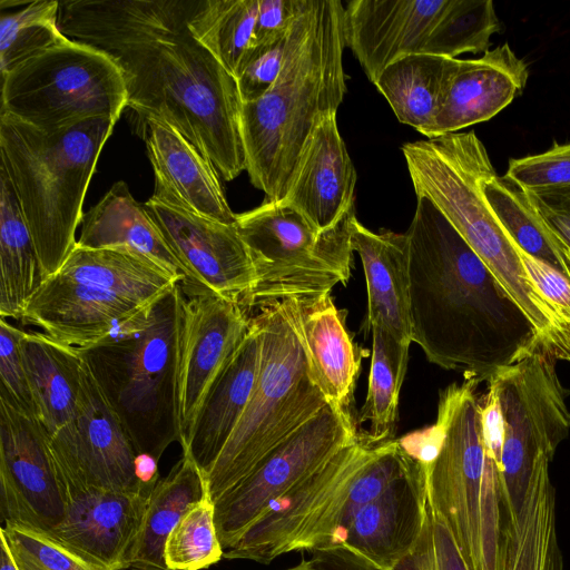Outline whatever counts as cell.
Returning <instances> with one entry per match:
<instances>
[{
	"mask_svg": "<svg viewBox=\"0 0 570 570\" xmlns=\"http://www.w3.org/2000/svg\"><path fill=\"white\" fill-rule=\"evenodd\" d=\"M405 234L412 343L429 362L480 383L543 352L531 320L431 200L416 196Z\"/></svg>",
	"mask_w": 570,
	"mask_h": 570,
	"instance_id": "obj_1",
	"label": "cell"
},
{
	"mask_svg": "<svg viewBox=\"0 0 570 570\" xmlns=\"http://www.w3.org/2000/svg\"><path fill=\"white\" fill-rule=\"evenodd\" d=\"M190 18H170L105 51L122 70L127 107L179 131L220 178L246 170L237 80L191 36Z\"/></svg>",
	"mask_w": 570,
	"mask_h": 570,
	"instance_id": "obj_2",
	"label": "cell"
},
{
	"mask_svg": "<svg viewBox=\"0 0 570 570\" xmlns=\"http://www.w3.org/2000/svg\"><path fill=\"white\" fill-rule=\"evenodd\" d=\"M344 12L340 0H304L276 81L243 104L246 170L266 200L285 199L307 140L344 99Z\"/></svg>",
	"mask_w": 570,
	"mask_h": 570,
	"instance_id": "obj_3",
	"label": "cell"
},
{
	"mask_svg": "<svg viewBox=\"0 0 570 570\" xmlns=\"http://www.w3.org/2000/svg\"><path fill=\"white\" fill-rule=\"evenodd\" d=\"M475 380L440 391L435 424L441 444L425 473L429 504L451 530L470 570H503L515 521L500 462L502 417L488 387L478 397Z\"/></svg>",
	"mask_w": 570,
	"mask_h": 570,
	"instance_id": "obj_4",
	"label": "cell"
},
{
	"mask_svg": "<svg viewBox=\"0 0 570 570\" xmlns=\"http://www.w3.org/2000/svg\"><path fill=\"white\" fill-rule=\"evenodd\" d=\"M416 196L431 200L493 272L535 326L543 352L570 361V335L530 281L519 248L482 189L494 167L475 132H452L403 145Z\"/></svg>",
	"mask_w": 570,
	"mask_h": 570,
	"instance_id": "obj_5",
	"label": "cell"
},
{
	"mask_svg": "<svg viewBox=\"0 0 570 570\" xmlns=\"http://www.w3.org/2000/svg\"><path fill=\"white\" fill-rule=\"evenodd\" d=\"M181 282L78 351L137 454L159 462L180 441L178 367Z\"/></svg>",
	"mask_w": 570,
	"mask_h": 570,
	"instance_id": "obj_6",
	"label": "cell"
},
{
	"mask_svg": "<svg viewBox=\"0 0 570 570\" xmlns=\"http://www.w3.org/2000/svg\"><path fill=\"white\" fill-rule=\"evenodd\" d=\"M117 121L94 117L48 132L0 112V167L13 185L46 278L77 244L85 196Z\"/></svg>",
	"mask_w": 570,
	"mask_h": 570,
	"instance_id": "obj_7",
	"label": "cell"
},
{
	"mask_svg": "<svg viewBox=\"0 0 570 570\" xmlns=\"http://www.w3.org/2000/svg\"><path fill=\"white\" fill-rule=\"evenodd\" d=\"M178 282L136 253L76 244L60 269L32 295L20 322L59 343L86 347Z\"/></svg>",
	"mask_w": 570,
	"mask_h": 570,
	"instance_id": "obj_8",
	"label": "cell"
},
{
	"mask_svg": "<svg viewBox=\"0 0 570 570\" xmlns=\"http://www.w3.org/2000/svg\"><path fill=\"white\" fill-rule=\"evenodd\" d=\"M262 360L249 402L204 476L215 502L279 443L328 404L312 382L287 302L259 308Z\"/></svg>",
	"mask_w": 570,
	"mask_h": 570,
	"instance_id": "obj_9",
	"label": "cell"
},
{
	"mask_svg": "<svg viewBox=\"0 0 570 570\" xmlns=\"http://www.w3.org/2000/svg\"><path fill=\"white\" fill-rule=\"evenodd\" d=\"M355 218L352 208L333 226L320 229L288 203L269 200L238 214L235 226L256 271V284L244 307L328 294L337 284H346Z\"/></svg>",
	"mask_w": 570,
	"mask_h": 570,
	"instance_id": "obj_10",
	"label": "cell"
},
{
	"mask_svg": "<svg viewBox=\"0 0 570 570\" xmlns=\"http://www.w3.org/2000/svg\"><path fill=\"white\" fill-rule=\"evenodd\" d=\"M500 28L491 0H352L344 12L345 43L373 83L405 56L484 53Z\"/></svg>",
	"mask_w": 570,
	"mask_h": 570,
	"instance_id": "obj_11",
	"label": "cell"
},
{
	"mask_svg": "<svg viewBox=\"0 0 570 570\" xmlns=\"http://www.w3.org/2000/svg\"><path fill=\"white\" fill-rule=\"evenodd\" d=\"M127 100L116 60L69 38L2 76L1 112L48 132L94 117L118 120Z\"/></svg>",
	"mask_w": 570,
	"mask_h": 570,
	"instance_id": "obj_12",
	"label": "cell"
},
{
	"mask_svg": "<svg viewBox=\"0 0 570 570\" xmlns=\"http://www.w3.org/2000/svg\"><path fill=\"white\" fill-rule=\"evenodd\" d=\"M488 385L497 394L502 425L500 462L513 517L521 512L534 473L550 464L570 432L569 391L556 360L537 351L495 373Z\"/></svg>",
	"mask_w": 570,
	"mask_h": 570,
	"instance_id": "obj_13",
	"label": "cell"
},
{
	"mask_svg": "<svg viewBox=\"0 0 570 570\" xmlns=\"http://www.w3.org/2000/svg\"><path fill=\"white\" fill-rule=\"evenodd\" d=\"M381 443L366 433L358 434L315 473L272 502L237 543L224 550V558L268 564L289 552L323 550L338 528L355 476Z\"/></svg>",
	"mask_w": 570,
	"mask_h": 570,
	"instance_id": "obj_14",
	"label": "cell"
},
{
	"mask_svg": "<svg viewBox=\"0 0 570 570\" xmlns=\"http://www.w3.org/2000/svg\"><path fill=\"white\" fill-rule=\"evenodd\" d=\"M357 436L350 412L330 404L294 431L214 502L223 549L235 546L272 502L315 473Z\"/></svg>",
	"mask_w": 570,
	"mask_h": 570,
	"instance_id": "obj_15",
	"label": "cell"
},
{
	"mask_svg": "<svg viewBox=\"0 0 570 570\" xmlns=\"http://www.w3.org/2000/svg\"><path fill=\"white\" fill-rule=\"evenodd\" d=\"M49 440L69 498L89 490L150 495L138 454L86 364L75 416Z\"/></svg>",
	"mask_w": 570,
	"mask_h": 570,
	"instance_id": "obj_16",
	"label": "cell"
},
{
	"mask_svg": "<svg viewBox=\"0 0 570 570\" xmlns=\"http://www.w3.org/2000/svg\"><path fill=\"white\" fill-rule=\"evenodd\" d=\"M69 493L49 435L32 415L0 395V511L3 523L50 534Z\"/></svg>",
	"mask_w": 570,
	"mask_h": 570,
	"instance_id": "obj_17",
	"label": "cell"
},
{
	"mask_svg": "<svg viewBox=\"0 0 570 570\" xmlns=\"http://www.w3.org/2000/svg\"><path fill=\"white\" fill-rule=\"evenodd\" d=\"M144 205L183 266L184 294L209 292L245 306L256 284V271L235 224L209 219L153 196Z\"/></svg>",
	"mask_w": 570,
	"mask_h": 570,
	"instance_id": "obj_18",
	"label": "cell"
},
{
	"mask_svg": "<svg viewBox=\"0 0 570 570\" xmlns=\"http://www.w3.org/2000/svg\"><path fill=\"white\" fill-rule=\"evenodd\" d=\"M250 322L247 309L236 302L209 292L184 294L178 367L180 445Z\"/></svg>",
	"mask_w": 570,
	"mask_h": 570,
	"instance_id": "obj_19",
	"label": "cell"
},
{
	"mask_svg": "<svg viewBox=\"0 0 570 570\" xmlns=\"http://www.w3.org/2000/svg\"><path fill=\"white\" fill-rule=\"evenodd\" d=\"M425 473L410 468L382 494L363 507L322 551L353 558L375 570H394L416 546L428 512Z\"/></svg>",
	"mask_w": 570,
	"mask_h": 570,
	"instance_id": "obj_20",
	"label": "cell"
},
{
	"mask_svg": "<svg viewBox=\"0 0 570 570\" xmlns=\"http://www.w3.org/2000/svg\"><path fill=\"white\" fill-rule=\"evenodd\" d=\"M148 498L106 490L73 494L63 520L49 535L99 570L128 569Z\"/></svg>",
	"mask_w": 570,
	"mask_h": 570,
	"instance_id": "obj_21",
	"label": "cell"
},
{
	"mask_svg": "<svg viewBox=\"0 0 570 570\" xmlns=\"http://www.w3.org/2000/svg\"><path fill=\"white\" fill-rule=\"evenodd\" d=\"M140 120L155 175L151 196L209 219L235 224L237 215L212 161L170 125L156 118Z\"/></svg>",
	"mask_w": 570,
	"mask_h": 570,
	"instance_id": "obj_22",
	"label": "cell"
},
{
	"mask_svg": "<svg viewBox=\"0 0 570 570\" xmlns=\"http://www.w3.org/2000/svg\"><path fill=\"white\" fill-rule=\"evenodd\" d=\"M528 66L503 43L476 59H456L435 118L433 138L487 121L522 92Z\"/></svg>",
	"mask_w": 570,
	"mask_h": 570,
	"instance_id": "obj_23",
	"label": "cell"
},
{
	"mask_svg": "<svg viewBox=\"0 0 570 570\" xmlns=\"http://www.w3.org/2000/svg\"><path fill=\"white\" fill-rule=\"evenodd\" d=\"M299 338L309 377L326 402L348 411L363 351L354 343L331 293L285 301Z\"/></svg>",
	"mask_w": 570,
	"mask_h": 570,
	"instance_id": "obj_24",
	"label": "cell"
},
{
	"mask_svg": "<svg viewBox=\"0 0 570 570\" xmlns=\"http://www.w3.org/2000/svg\"><path fill=\"white\" fill-rule=\"evenodd\" d=\"M355 184L356 171L333 115L323 119L307 140L282 202L325 229L354 208Z\"/></svg>",
	"mask_w": 570,
	"mask_h": 570,
	"instance_id": "obj_25",
	"label": "cell"
},
{
	"mask_svg": "<svg viewBox=\"0 0 570 570\" xmlns=\"http://www.w3.org/2000/svg\"><path fill=\"white\" fill-rule=\"evenodd\" d=\"M262 360V335L252 316L248 332L207 394L181 445L204 476L238 424L254 391Z\"/></svg>",
	"mask_w": 570,
	"mask_h": 570,
	"instance_id": "obj_26",
	"label": "cell"
},
{
	"mask_svg": "<svg viewBox=\"0 0 570 570\" xmlns=\"http://www.w3.org/2000/svg\"><path fill=\"white\" fill-rule=\"evenodd\" d=\"M352 247L361 258L367 289V326L381 324L401 343H412L409 242L405 233H374L357 218Z\"/></svg>",
	"mask_w": 570,
	"mask_h": 570,
	"instance_id": "obj_27",
	"label": "cell"
},
{
	"mask_svg": "<svg viewBox=\"0 0 570 570\" xmlns=\"http://www.w3.org/2000/svg\"><path fill=\"white\" fill-rule=\"evenodd\" d=\"M77 245L86 248H117L141 255L181 283L183 266L168 246L159 227L137 202L124 180L115 183L86 214Z\"/></svg>",
	"mask_w": 570,
	"mask_h": 570,
	"instance_id": "obj_28",
	"label": "cell"
},
{
	"mask_svg": "<svg viewBox=\"0 0 570 570\" xmlns=\"http://www.w3.org/2000/svg\"><path fill=\"white\" fill-rule=\"evenodd\" d=\"M20 350L36 419L50 438L75 416L83 360L78 347L59 343L39 332L23 331Z\"/></svg>",
	"mask_w": 570,
	"mask_h": 570,
	"instance_id": "obj_29",
	"label": "cell"
},
{
	"mask_svg": "<svg viewBox=\"0 0 570 570\" xmlns=\"http://www.w3.org/2000/svg\"><path fill=\"white\" fill-rule=\"evenodd\" d=\"M208 497L203 472L183 453L170 473L153 489L142 524L129 558L135 570H169L164 560L165 543L183 518L196 503Z\"/></svg>",
	"mask_w": 570,
	"mask_h": 570,
	"instance_id": "obj_30",
	"label": "cell"
},
{
	"mask_svg": "<svg viewBox=\"0 0 570 570\" xmlns=\"http://www.w3.org/2000/svg\"><path fill=\"white\" fill-rule=\"evenodd\" d=\"M46 281L13 185L0 167V316L20 321Z\"/></svg>",
	"mask_w": 570,
	"mask_h": 570,
	"instance_id": "obj_31",
	"label": "cell"
},
{
	"mask_svg": "<svg viewBox=\"0 0 570 570\" xmlns=\"http://www.w3.org/2000/svg\"><path fill=\"white\" fill-rule=\"evenodd\" d=\"M455 58L410 55L396 59L374 85L402 124L433 138L435 118Z\"/></svg>",
	"mask_w": 570,
	"mask_h": 570,
	"instance_id": "obj_32",
	"label": "cell"
},
{
	"mask_svg": "<svg viewBox=\"0 0 570 570\" xmlns=\"http://www.w3.org/2000/svg\"><path fill=\"white\" fill-rule=\"evenodd\" d=\"M549 465L541 466L531 480L508 539L503 570H563Z\"/></svg>",
	"mask_w": 570,
	"mask_h": 570,
	"instance_id": "obj_33",
	"label": "cell"
},
{
	"mask_svg": "<svg viewBox=\"0 0 570 570\" xmlns=\"http://www.w3.org/2000/svg\"><path fill=\"white\" fill-rule=\"evenodd\" d=\"M483 194L500 224L519 249L548 264L570 281L564 244L551 232L524 190L497 173L482 184Z\"/></svg>",
	"mask_w": 570,
	"mask_h": 570,
	"instance_id": "obj_34",
	"label": "cell"
},
{
	"mask_svg": "<svg viewBox=\"0 0 570 570\" xmlns=\"http://www.w3.org/2000/svg\"><path fill=\"white\" fill-rule=\"evenodd\" d=\"M372 357L368 386L360 412V424L370 422L366 433L376 443L392 440L400 391L405 377L409 347L381 324L371 327Z\"/></svg>",
	"mask_w": 570,
	"mask_h": 570,
	"instance_id": "obj_35",
	"label": "cell"
},
{
	"mask_svg": "<svg viewBox=\"0 0 570 570\" xmlns=\"http://www.w3.org/2000/svg\"><path fill=\"white\" fill-rule=\"evenodd\" d=\"M259 0H202L188 22L199 42L235 78L253 48Z\"/></svg>",
	"mask_w": 570,
	"mask_h": 570,
	"instance_id": "obj_36",
	"label": "cell"
},
{
	"mask_svg": "<svg viewBox=\"0 0 570 570\" xmlns=\"http://www.w3.org/2000/svg\"><path fill=\"white\" fill-rule=\"evenodd\" d=\"M59 1L36 0L0 20V71L6 75L26 59L66 41L58 26Z\"/></svg>",
	"mask_w": 570,
	"mask_h": 570,
	"instance_id": "obj_37",
	"label": "cell"
},
{
	"mask_svg": "<svg viewBox=\"0 0 570 570\" xmlns=\"http://www.w3.org/2000/svg\"><path fill=\"white\" fill-rule=\"evenodd\" d=\"M224 558L215 524L214 502L194 504L168 535L164 560L169 570H203Z\"/></svg>",
	"mask_w": 570,
	"mask_h": 570,
	"instance_id": "obj_38",
	"label": "cell"
},
{
	"mask_svg": "<svg viewBox=\"0 0 570 570\" xmlns=\"http://www.w3.org/2000/svg\"><path fill=\"white\" fill-rule=\"evenodd\" d=\"M0 539L17 570H99L53 537L26 527L3 523Z\"/></svg>",
	"mask_w": 570,
	"mask_h": 570,
	"instance_id": "obj_39",
	"label": "cell"
},
{
	"mask_svg": "<svg viewBox=\"0 0 570 570\" xmlns=\"http://www.w3.org/2000/svg\"><path fill=\"white\" fill-rule=\"evenodd\" d=\"M394 570H470L443 518L428 505L421 537Z\"/></svg>",
	"mask_w": 570,
	"mask_h": 570,
	"instance_id": "obj_40",
	"label": "cell"
},
{
	"mask_svg": "<svg viewBox=\"0 0 570 570\" xmlns=\"http://www.w3.org/2000/svg\"><path fill=\"white\" fill-rule=\"evenodd\" d=\"M505 178L524 191L570 185V142L509 161Z\"/></svg>",
	"mask_w": 570,
	"mask_h": 570,
	"instance_id": "obj_41",
	"label": "cell"
},
{
	"mask_svg": "<svg viewBox=\"0 0 570 570\" xmlns=\"http://www.w3.org/2000/svg\"><path fill=\"white\" fill-rule=\"evenodd\" d=\"M23 330L0 320V395L36 417L35 404L20 350Z\"/></svg>",
	"mask_w": 570,
	"mask_h": 570,
	"instance_id": "obj_42",
	"label": "cell"
},
{
	"mask_svg": "<svg viewBox=\"0 0 570 570\" xmlns=\"http://www.w3.org/2000/svg\"><path fill=\"white\" fill-rule=\"evenodd\" d=\"M288 36L289 31L278 39L253 47L247 53L236 77L243 104L257 100L276 81L284 63Z\"/></svg>",
	"mask_w": 570,
	"mask_h": 570,
	"instance_id": "obj_43",
	"label": "cell"
},
{
	"mask_svg": "<svg viewBox=\"0 0 570 570\" xmlns=\"http://www.w3.org/2000/svg\"><path fill=\"white\" fill-rule=\"evenodd\" d=\"M524 269L539 291L551 305L560 323L570 335V281L548 264L519 249Z\"/></svg>",
	"mask_w": 570,
	"mask_h": 570,
	"instance_id": "obj_44",
	"label": "cell"
},
{
	"mask_svg": "<svg viewBox=\"0 0 570 570\" xmlns=\"http://www.w3.org/2000/svg\"><path fill=\"white\" fill-rule=\"evenodd\" d=\"M304 0H259L253 47L285 36Z\"/></svg>",
	"mask_w": 570,
	"mask_h": 570,
	"instance_id": "obj_45",
	"label": "cell"
},
{
	"mask_svg": "<svg viewBox=\"0 0 570 570\" xmlns=\"http://www.w3.org/2000/svg\"><path fill=\"white\" fill-rule=\"evenodd\" d=\"M313 556V559L330 570H375L353 558L340 553L327 552L315 553Z\"/></svg>",
	"mask_w": 570,
	"mask_h": 570,
	"instance_id": "obj_46",
	"label": "cell"
},
{
	"mask_svg": "<svg viewBox=\"0 0 570 570\" xmlns=\"http://www.w3.org/2000/svg\"><path fill=\"white\" fill-rule=\"evenodd\" d=\"M0 541V570H17L6 542L1 539Z\"/></svg>",
	"mask_w": 570,
	"mask_h": 570,
	"instance_id": "obj_47",
	"label": "cell"
},
{
	"mask_svg": "<svg viewBox=\"0 0 570 570\" xmlns=\"http://www.w3.org/2000/svg\"><path fill=\"white\" fill-rule=\"evenodd\" d=\"M283 570H330L323 564L318 563L315 559H302L297 564L283 569Z\"/></svg>",
	"mask_w": 570,
	"mask_h": 570,
	"instance_id": "obj_48",
	"label": "cell"
},
{
	"mask_svg": "<svg viewBox=\"0 0 570 570\" xmlns=\"http://www.w3.org/2000/svg\"><path fill=\"white\" fill-rule=\"evenodd\" d=\"M541 190H546V191H549V193H552L556 195H560L570 200V185L556 187V188L541 189Z\"/></svg>",
	"mask_w": 570,
	"mask_h": 570,
	"instance_id": "obj_49",
	"label": "cell"
}]
</instances>
